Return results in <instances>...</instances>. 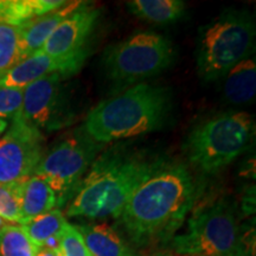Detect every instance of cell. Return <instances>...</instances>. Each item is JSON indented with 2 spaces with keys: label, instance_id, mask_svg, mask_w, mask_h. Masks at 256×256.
Listing matches in <instances>:
<instances>
[{
  "label": "cell",
  "instance_id": "cell-1",
  "mask_svg": "<svg viewBox=\"0 0 256 256\" xmlns=\"http://www.w3.org/2000/svg\"><path fill=\"white\" fill-rule=\"evenodd\" d=\"M202 194L186 166L165 162L128 200L120 220L139 247L168 241L180 228Z\"/></svg>",
  "mask_w": 256,
  "mask_h": 256
},
{
  "label": "cell",
  "instance_id": "cell-2",
  "mask_svg": "<svg viewBox=\"0 0 256 256\" xmlns=\"http://www.w3.org/2000/svg\"><path fill=\"white\" fill-rule=\"evenodd\" d=\"M165 162L145 152L108 150L92 162L66 214L89 220L118 218L134 191Z\"/></svg>",
  "mask_w": 256,
  "mask_h": 256
},
{
  "label": "cell",
  "instance_id": "cell-3",
  "mask_svg": "<svg viewBox=\"0 0 256 256\" xmlns=\"http://www.w3.org/2000/svg\"><path fill=\"white\" fill-rule=\"evenodd\" d=\"M171 110L172 98L165 87L136 83L95 106L82 130L98 144L113 142L159 130Z\"/></svg>",
  "mask_w": 256,
  "mask_h": 256
},
{
  "label": "cell",
  "instance_id": "cell-4",
  "mask_svg": "<svg viewBox=\"0 0 256 256\" xmlns=\"http://www.w3.org/2000/svg\"><path fill=\"white\" fill-rule=\"evenodd\" d=\"M166 242L180 256H254L252 232H244L234 203L223 197L194 208L184 232Z\"/></svg>",
  "mask_w": 256,
  "mask_h": 256
},
{
  "label": "cell",
  "instance_id": "cell-5",
  "mask_svg": "<svg viewBox=\"0 0 256 256\" xmlns=\"http://www.w3.org/2000/svg\"><path fill=\"white\" fill-rule=\"evenodd\" d=\"M254 119L246 112H226L202 121L188 133L184 151L194 168L208 174L222 171L246 151Z\"/></svg>",
  "mask_w": 256,
  "mask_h": 256
},
{
  "label": "cell",
  "instance_id": "cell-6",
  "mask_svg": "<svg viewBox=\"0 0 256 256\" xmlns=\"http://www.w3.org/2000/svg\"><path fill=\"white\" fill-rule=\"evenodd\" d=\"M255 23L246 11L229 10L200 28L196 64L204 81H215L232 66L248 58L254 50Z\"/></svg>",
  "mask_w": 256,
  "mask_h": 256
},
{
  "label": "cell",
  "instance_id": "cell-7",
  "mask_svg": "<svg viewBox=\"0 0 256 256\" xmlns=\"http://www.w3.org/2000/svg\"><path fill=\"white\" fill-rule=\"evenodd\" d=\"M174 49L168 38L154 32H139L108 46L104 64L108 78L121 86L134 84L168 69Z\"/></svg>",
  "mask_w": 256,
  "mask_h": 256
},
{
  "label": "cell",
  "instance_id": "cell-8",
  "mask_svg": "<svg viewBox=\"0 0 256 256\" xmlns=\"http://www.w3.org/2000/svg\"><path fill=\"white\" fill-rule=\"evenodd\" d=\"M98 148L100 144L92 140L82 130L81 134L64 139L46 153L34 174L43 178L55 191L60 206L88 171Z\"/></svg>",
  "mask_w": 256,
  "mask_h": 256
},
{
  "label": "cell",
  "instance_id": "cell-9",
  "mask_svg": "<svg viewBox=\"0 0 256 256\" xmlns=\"http://www.w3.org/2000/svg\"><path fill=\"white\" fill-rule=\"evenodd\" d=\"M43 156L42 130L16 115L8 132L0 139V184L30 178Z\"/></svg>",
  "mask_w": 256,
  "mask_h": 256
},
{
  "label": "cell",
  "instance_id": "cell-10",
  "mask_svg": "<svg viewBox=\"0 0 256 256\" xmlns=\"http://www.w3.org/2000/svg\"><path fill=\"white\" fill-rule=\"evenodd\" d=\"M63 74L54 72L23 89V104L18 116L38 130H57L64 122L60 81Z\"/></svg>",
  "mask_w": 256,
  "mask_h": 256
},
{
  "label": "cell",
  "instance_id": "cell-11",
  "mask_svg": "<svg viewBox=\"0 0 256 256\" xmlns=\"http://www.w3.org/2000/svg\"><path fill=\"white\" fill-rule=\"evenodd\" d=\"M100 11L81 4L60 23L48 38L40 52L54 58L87 56L84 46L94 30Z\"/></svg>",
  "mask_w": 256,
  "mask_h": 256
},
{
  "label": "cell",
  "instance_id": "cell-12",
  "mask_svg": "<svg viewBox=\"0 0 256 256\" xmlns=\"http://www.w3.org/2000/svg\"><path fill=\"white\" fill-rule=\"evenodd\" d=\"M84 60L86 56L54 58L40 51L34 56L17 63L14 68L0 76V87L24 89L31 83L46 78L50 74L60 72L63 75H70L81 68Z\"/></svg>",
  "mask_w": 256,
  "mask_h": 256
},
{
  "label": "cell",
  "instance_id": "cell-13",
  "mask_svg": "<svg viewBox=\"0 0 256 256\" xmlns=\"http://www.w3.org/2000/svg\"><path fill=\"white\" fill-rule=\"evenodd\" d=\"M82 2H66L63 8L26 22L19 30V62L40 52L56 28Z\"/></svg>",
  "mask_w": 256,
  "mask_h": 256
},
{
  "label": "cell",
  "instance_id": "cell-14",
  "mask_svg": "<svg viewBox=\"0 0 256 256\" xmlns=\"http://www.w3.org/2000/svg\"><path fill=\"white\" fill-rule=\"evenodd\" d=\"M92 256H136L119 232L107 223L76 226Z\"/></svg>",
  "mask_w": 256,
  "mask_h": 256
},
{
  "label": "cell",
  "instance_id": "cell-15",
  "mask_svg": "<svg viewBox=\"0 0 256 256\" xmlns=\"http://www.w3.org/2000/svg\"><path fill=\"white\" fill-rule=\"evenodd\" d=\"M57 206L58 197L43 178L34 174L25 179L20 194V212L23 224L34 217L49 212Z\"/></svg>",
  "mask_w": 256,
  "mask_h": 256
},
{
  "label": "cell",
  "instance_id": "cell-16",
  "mask_svg": "<svg viewBox=\"0 0 256 256\" xmlns=\"http://www.w3.org/2000/svg\"><path fill=\"white\" fill-rule=\"evenodd\" d=\"M224 82V96L232 104H246L256 94V64L252 56L229 70Z\"/></svg>",
  "mask_w": 256,
  "mask_h": 256
},
{
  "label": "cell",
  "instance_id": "cell-17",
  "mask_svg": "<svg viewBox=\"0 0 256 256\" xmlns=\"http://www.w3.org/2000/svg\"><path fill=\"white\" fill-rule=\"evenodd\" d=\"M60 0H0V23L20 26L31 19L63 8Z\"/></svg>",
  "mask_w": 256,
  "mask_h": 256
},
{
  "label": "cell",
  "instance_id": "cell-18",
  "mask_svg": "<svg viewBox=\"0 0 256 256\" xmlns=\"http://www.w3.org/2000/svg\"><path fill=\"white\" fill-rule=\"evenodd\" d=\"M127 8L136 17L154 24L174 23L185 14L182 0H133Z\"/></svg>",
  "mask_w": 256,
  "mask_h": 256
},
{
  "label": "cell",
  "instance_id": "cell-19",
  "mask_svg": "<svg viewBox=\"0 0 256 256\" xmlns=\"http://www.w3.org/2000/svg\"><path fill=\"white\" fill-rule=\"evenodd\" d=\"M66 217L58 209H54L44 215L37 216L23 224L24 232L36 247L43 248L44 243L52 236L60 235L66 226Z\"/></svg>",
  "mask_w": 256,
  "mask_h": 256
},
{
  "label": "cell",
  "instance_id": "cell-20",
  "mask_svg": "<svg viewBox=\"0 0 256 256\" xmlns=\"http://www.w3.org/2000/svg\"><path fill=\"white\" fill-rule=\"evenodd\" d=\"M37 252L23 226L6 224L0 229V256H36Z\"/></svg>",
  "mask_w": 256,
  "mask_h": 256
},
{
  "label": "cell",
  "instance_id": "cell-21",
  "mask_svg": "<svg viewBox=\"0 0 256 256\" xmlns=\"http://www.w3.org/2000/svg\"><path fill=\"white\" fill-rule=\"evenodd\" d=\"M19 63L18 26L0 23V76Z\"/></svg>",
  "mask_w": 256,
  "mask_h": 256
},
{
  "label": "cell",
  "instance_id": "cell-22",
  "mask_svg": "<svg viewBox=\"0 0 256 256\" xmlns=\"http://www.w3.org/2000/svg\"><path fill=\"white\" fill-rule=\"evenodd\" d=\"M24 180L0 184V217L6 222L23 224L20 212V194Z\"/></svg>",
  "mask_w": 256,
  "mask_h": 256
},
{
  "label": "cell",
  "instance_id": "cell-23",
  "mask_svg": "<svg viewBox=\"0 0 256 256\" xmlns=\"http://www.w3.org/2000/svg\"><path fill=\"white\" fill-rule=\"evenodd\" d=\"M57 256H92L76 226L66 224L60 238Z\"/></svg>",
  "mask_w": 256,
  "mask_h": 256
},
{
  "label": "cell",
  "instance_id": "cell-24",
  "mask_svg": "<svg viewBox=\"0 0 256 256\" xmlns=\"http://www.w3.org/2000/svg\"><path fill=\"white\" fill-rule=\"evenodd\" d=\"M23 104V89L0 87V119H14Z\"/></svg>",
  "mask_w": 256,
  "mask_h": 256
},
{
  "label": "cell",
  "instance_id": "cell-25",
  "mask_svg": "<svg viewBox=\"0 0 256 256\" xmlns=\"http://www.w3.org/2000/svg\"><path fill=\"white\" fill-rule=\"evenodd\" d=\"M36 256H57L55 252L50 250V249L46 248H40L37 252Z\"/></svg>",
  "mask_w": 256,
  "mask_h": 256
},
{
  "label": "cell",
  "instance_id": "cell-26",
  "mask_svg": "<svg viewBox=\"0 0 256 256\" xmlns=\"http://www.w3.org/2000/svg\"><path fill=\"white\" fill-rule=\"evenodd\" d=\"M8 121L0 119V136H2V134L5 132L6 128H8Z\"/></svg>",
  "mask_w": 256,
  "mask_h": 256
},
{
  "label": "cell",
  "instance_id": "cell-27",
  "mask_svg": "<svg viewBox=\"0 0 256 256\" xmlns=\"http://www.w3.org/2000/svg\"><path fill=\"white\" fill-rule=\"evenodd\" d=\"M6 224H8V222H6L4 218H2V217H0V229H2V226H5Z\"/></svg>",
  "mask_w": 256,
  "mask_h": 256
},
{
  "label": "cell",
  "instance_id": "cell-28",
  "mask_svg": "<svg viewBox=\"0 0 256 256\" xmlns=\"http://www.w3.org/2000/svg\"><path fill=\"white\" fill-rule=\"evenodd\" d=\"M153 256H172L170 254H156V255H153Z\"/></svg>",
  "mask_w": 256,
  "mask_h": 256
}]
</instances>
